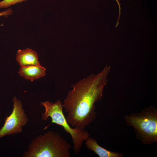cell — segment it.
I'll list each match as a JSON object with an SVG mask.
<instances>
[{
  "instance_id": "6da1fadb",
  "label": "cell",
  "mask_w": 157,
  "mask_h": 157,
  "mask_svg": "<svg viewBox=\"0 0 157 157\" xmlns=\"http://www.w3.org/2000/svg\"><path fill=\"white\" fill-rule=\"evenodd\" d=\"M111 67L106 65L99 73L90 75L72 85L62 104L66 119L73 127L81 129L95 119L96 103L102 98Z\"/></svg>"
},
{
  "instance_id": "7a4b0ae2",
  "label": "cell",
  "mask_w": 157,
  "mask_h": 157,
  "mask_svg": "<svg viewBox=\"0 0 157 157\" xmlns=\"http://www.w3.org/2000/svg\"><path fill=\"white\" fill-rule=\"evenodd\" d=\"M71 148L59 133L48 131L35 137L22 157H69Z\"/></svg>"
},
{
  "instance_id": "3957f363",
  "label": "cell",
  "mask_w": 157,
  "mask_h": 157,
  "mask_svg": "<svg viewBox=\"0 0 157 157\" xmlns=\"http://www.w3.org/2000/svg\"><path fill=\"white\" fill-rule=\"evenodd\" d=\"M124 120L128 126L134 129L136 137L144 144L157 141V109L153 106L145 108L139 113L126 115Z\"/></svg>"
},
{
  "instance_id": "277c9868",
  "label": "cell",
  "mask_w": 157,
  "mask_h": 157,
  "mask_svg": "<svg viewBox=\"0 0 157 157\" xmlns=\"http://www.w3.org/2000/svg\"><path fill=\"white\" fill-rule=\"evenodd\" d=\"M40 105L44 106L45 109L44 112L42 113V119L46 121L50 117L51 119V123L62 127L71 135L74 154H78L81 151L83 142L90 137L89 132L85 129L71 127L67 121L63 112L62 103L60 100L55 103L48 101L41 102Z\"/></svg>"
},
{
  "instance_id": "5b68a950",
  "label": "cell",
  "mask_w": 157,
  "mask_h": 157,
  "mask_svg": "<svg viewBox=\"0 0 157 157\" xmlns=\"http://www.w3.org/2000/svg\"><path fill=\"white\" fill-rule=\"evenodd\" d=\"M13 108L11 113L5 119V123L0 129V138L7 135L21 132L23 127L29 120L21 100L15 97L13 99Z\"/></svg>"
},
{
  "instance_id": "8992f818",
  "label": "cell",
  "mask_w": 157,
  "mask_h": 157,
  "mask_svg": "<svg viewBox=\"0 0 157 157\" xmlns=\"http://www.w3.org/2000/svg\"><path fill=\"white\" fill-rule=\"evenodd\" d=\"M16 58L21 67L40 65L36 51L28 48L18 50Z\"/></svg>"
},
{
  "instance_id": "52a82bcc",
  "label": "cell",
  "mask_w": 157,
  "mask_h": 157,
  "mask_svg": "<svg viewBox=\"0 0 157 157\" xmlns=\"http://www.w3.org/2000/svg\"><path fill=\"white\" fill-rule=\"evenodd\" d=\"M85 141L87 149L93 151L99 157H122L123 156L121 153L109 151L100 146L95 139L90 137Z\"/></svg>"
},
{
  "instance_id": "ba28073f",
  "label": "cell",
  "mask_w": 157,
  "mask_h": 157,
  "mask_svg": "<svg viewBox=\"0 0 157 157\" xmlns=\"http://www.w3.org/2000/svg\"><path fill=\"white\" fill-rule=\"evenodd\" d=\"M46 70L45 68L40 65L21 67L18 73L25 78L33 81L44 76Z\"/></svg>"
},
{
  "instance_id": "9c48e42d",
  "label": "cell",
  "mask_w": 157,
  "mask_h": 157,
  "mask_svg": "<svg viewBox=\"0 0 157 157\" xmlns=\"http://www.w3.org/2000/svg\"><path fill=\"white\" fill-rule=\"evenodd\" d=\"M27 0H3L0 1V8H7Z\"/></svg>"
},
{
  "instance_id": "30bf717a",
  "label": "cell",
  "mask_w": 157,
  "mask_h": 157,
  "mask_svg": "<svg viewBox=\"0 0 157 157\" xmlns=\"http://www.w3.org/2000/svg\"><path fill=\"white\" fill-rule=\"evenodd\" d=\"M13 13V9L9 8L3 11L0 12V17L4 16L5 17H6L8 16L12 15Z\"/></svg>"
}]
</instances>
